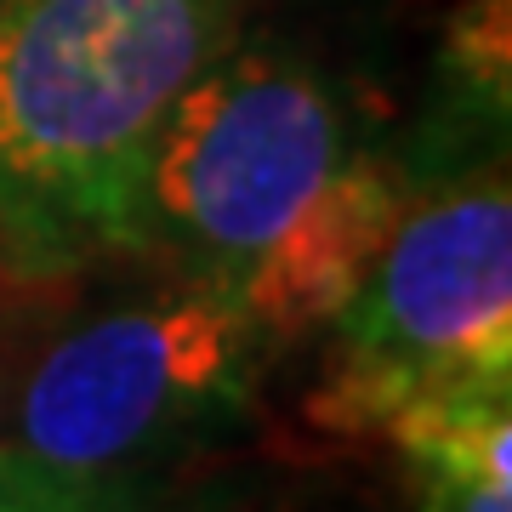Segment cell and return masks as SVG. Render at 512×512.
Returning <instances> with one entry per match:
<instances>
[{
	"mask_svg": "<svg viewBox=\"0 0 512 512\" xmlns=\"http://www.w3.org/2000/svg\"><path fill=\"white\" fill-rule=\"evenodd\" d=\"M251 0H0V262L69 279L137 239V188Z\"/></svg>",
	"mask_w": 512,
	"mask_h": 512,
	"instance_id": "6da1fadb",
	"label": "cell"
},
{
	"mask_svg": "<svg viewBox=\"0 0 512 512\" xmlns=\"http://www.w3.org/2000/svg\"><path fill=\"white\" fill-rule=\"evenodd\" d=\"M353 148V120L325 74L239 35L154 137L131 251L171 262V274L239 285Z\"/></svg>",
	"mask_w": 512,
	"mask_h": 512,
	"instance_id": "7a4b0ae2",
	"label": "cell"
},
{
	"mask_svg": "<svg viewBox=\"0 0 512 512\" xmlns=\"http://www.w3.org/2000/svg\"><path fill=\"white\" fill-rule=\"evenodd\" d=\"M313 421L376 433L439 393L512 387V194L501 171L404 200L382 256L336 319Z\"/></svg>",
	"mask_w": 512,
	"mask_h": 512,
	"instance_id": "3957f363",
	"label": "cell"
},
{
	"mask_svg": "<svg viewBox=\"0 0 512 512\" xmlns=\"http://www.w3.org/2000/svg\"><path fill=\"white\" fill-rule=\"evenodd\" d=\"M279 348L228 279L171 274L160 291L74 325L40 359L12 416V450L109 478L239 416Z\"/></svg>",
	"mask_w": 512,
	"mask_h": 512,
	"instance_id": "277c9868",
	"label": "cell"
},
{
	"mask_svg": "<svg viewBox=\"0 0 512 512\" xmlns=\"http://www.w3.org/2000/svg\"><path fill=\"white\" fill-rule=\"evenodd\" d=\"M404 200L410 194H404L399 171L376 148L359 143L336 165V177L313 194L308 211L239 274L234 291L262 313V325L279 342H291L313 325H330L365 285Z\"/></svg>",
	"mask_w": 512,
	"mask_h": 512,
	"instance_id": "5b68a950",
	"label": "cell"
},
{
	"mask_svg": "<svg viewBox=\"0 0 512 512\" xmlns=\"http://www.w3.org/2000/svg\"><path fill=\"white\" fill-rule=\"evenodd\" d=\"M512 387L439 393L382 427L410 467L421 512H512Z\"/></svg>",
	"mask_w": 512,
	"mask_h": 512,
	"instance_id": "8992f818",
	"label": "cell"
},
{
	"mask_svg": "<svg viewBox=\"0 0 512 512\" xmlns=\"http://www.w3.org/2000/svg\"><path fill=\"white\" fill-rule=\"evenodd\" d=\"M444 86L456 103L478 120H507L512 103V6L507 0H461L456 18L444 23V52H439Z\"/></svg>",
	"mask_w": 512,
	"mask_h": 512,
	"instance_id": "52a82bcc",
	"label": "cell"
},
{
	"mask_svg": "<svg viewBox=\"0 0 512 512\" xmlns=\"http://www.w3.org/2000/svg\"><path fill=\"white\" fill-rule=\"evenodd\" d=\"M0 512H131L126 495L97 473H69L0 444Z\"/></svg>",
	"mask_w": 512,
	"mask_h": 512,
	"instance_id": "ba28073f",
	"label": "cell"
}]
</instances>
